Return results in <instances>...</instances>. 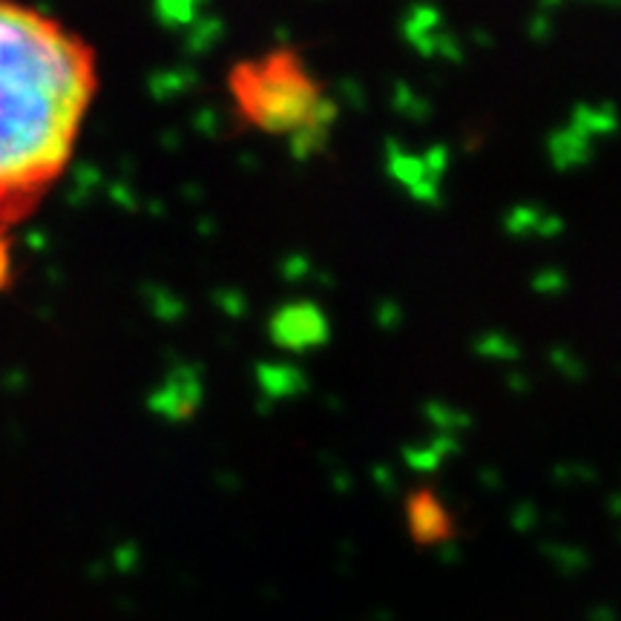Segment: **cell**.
I'll return each instance as SVG.
<instances>
[{"label":"cell","instance_id":"cell-2","mask_svg":"<svg viewBox=\"0 0 621 621\" xmlns=\"http://www.w3.org/2000/svg\"><path fill=\"white\" fill-rule=\"evenodd\" d=\"M231 90L250 125L273 136L303 141L310 132H323L335 113L303 61L288 49L239 63L231 75Z\"/></svg>","mask_w":621,"mask_h":621},{"label":"cell","instance_id":"cell-4","mask_svg":"<svg viewBox=\"0 0 621 621\" xmlns=\"http://www.w3.org/2000/svg\"><path fill=\"white\" fill-rule=\"evenodd\" d=\"M409 515H412V529L420 538H437L446 529V513H443L441 501L429 492L412 497Z\"/></svg>","mask_w":621,"mask_h":621},{"label":"cell","instance_id":"cell-3","mask_svg":"<svg viewBox=\"0 0 621 621\" xmlns=\"http://www.w3.org/2000/svg\"><path fill=\"white\" fill-rule=\"evenodd\" d=\"M273 337L285 349H310L326 340V317L314 305H288L273 319Z\"/></svg>","mask_w":621,"mask_h":621},{"label":"cell","instance_id":"cell-5","mask_svg":"<svg viewBox=\"0 0 621 621\" xmlns=\"http://www.w3.org/2000/svg\"><path fill=\"white\" fill-rule=\"evenodd\" d=\"M15 280V259H12V245H9L7 231H0V294Z\"/></svg>","mask_w":621,"mask_h":621},{"label":"cell","instance_id":"cell-1","mask_svg":"<svg viewBox=\"0 0 621 621\" xmlns=\"http://www.w3.org/2000/svg\"><path fill=\"white\" fill-rule=\"evenodd\" d=\"M95 98L84 38L21 0H0V231L61 179Z\"/></svg>","mask_w":621,"mask_h":621}]
</instances>
